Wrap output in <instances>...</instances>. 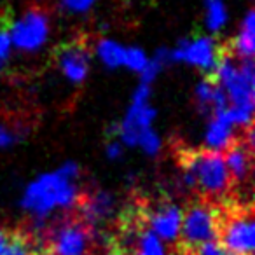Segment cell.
I'll list each match as a JSON object with an SVG mask.
<instances>
[{
    "label": "cell",
    "mask_w": 255,
    "mask_h": 255,
    "mask_svg": "<svg viewBox=\"0 0 255 255\" xmlns=\"http://www.w3.org/2000/svg\"><path fill=\"white\" fill-rule=\"evenodd\" d=\"M255 68L252 60H236L227 51L220 47V61L213 77L227 96V117L233 124L248 128L252 124L255 102Z\"/></svg>",
    "instance_id": "1"
},
{
    "label": "cell",
    "mask_w": 255,
    "mask_h": 255,
    "mask_svg": "<svg viewBox=\"0 0 255 255\" xmlns=\"http://www.w3.org/2000/svg\"><path fill=\"white\" fill-rule=\"evenodd\" d=\"M177 157L184 171L185 185L199 189L201 198L210 201L226 198L233 180L222 152L210 149H182Z\"/></svg>",
    "instance_id": "2"
},
{
    "label": "cell",
    "mask_w": 255,
    "mask_h": 255,
    "mask_svg": "<svg viewBox=\"0 0 255 255\" xmlns=\"http://www.w3.org/2000/svg\"><path fill=\"white\" fill-rule=\"evenodd\" d=\"M217 241L229 255H254L255 220L252 205H222Z\"/></svg>",
    "instance_id": "3"
},
{
    "label": "cell",
    "mask_w": 255,
    "mask_h": 255,
    "mask_svg": "<svg viewBox=\"0 0 255 255\" xmlns=\"http://www.w3.org/2000/svg\"><path fill=\"white\" fill-rule=\"evenodd\" d=\"M77 189L58 171L40 175L26 187L21 205L35 217H46L54 208H70L77 203Z\"/></svg>",
    "instance_id": "4"
},
{
    "label": "cell",
    "mask_w": 255,
    "mask_h": 255,
    "mask_svg": "<svg viewBox=\"0 0 255 255\" xmlns=\"http://www.w3.org/2000/svg\"><path fill=\"white\" fill-rule=\"evenodd\" d=\"M220 208L206 198H198L189 203L182 213L180 233H178V252L185 255L192 248L208 241H217L219 234Z\"/></svg>",
    "instance_id": "5"
},
{
    "label": "cell",
    "mask_w": 255,
    "mask_h": 255,
    "mask_svg": "<svg viewBox=\"0 0 255 255\" xmlns=\"http://www.w3.org/2000/svg\"><path fill=\"white\" fill-rule=\"evenodd\" d=\"M93 245V227L79 213H74L51 227L47 238V255H91Z\"/></svg>",
    "instance_id": "6"
},
{
    "label": "cell",
    "mask_w": 255,
    "mask_h": 255,
    "mask_svg": "<svg viewBox=\"0 0 255 255\" xmlns=\"http://www.w3.org/2000/svg\"><path fill=\"white\" fill-rule=\"evenodd\" d=\"M49 35V18L42 7H32L9 30L11 44L21 51H37Z\"/></svg>",
    "instance_id": "7"
},
{
    "label": "cell",
    "mask_w": 255,
    "mask_h": 255,
    "mask_svg": "<svg viewBox=\"0 0 255 255\" xmlns=\"http://www.w3.org/2000/svg\"><path fill=\"white\" fill-rule=\"evenodd\" d=\"M143 224L161 241L175 243L178 240L182 224V210L173 203H161L152 208H142Z\"/></svg>",
    "instance_id": "8"
},
{
    "label": "cell",
    "mask_w": 255,
    "mask_h": 255,
    "mask_svg": "<svg viewBox=\"0 0 255 255\" xmlns=\"http://www.w3.org/2000/svg\"><path fill=\"white\" fill-rule=\"evenodd\" d=\"M89 58H91L89 44L81 39H75L72 42L63 44L56 51L58 67L63 72L65 77L68 81L75 82V84L82 82L86 79V75H88Z\"/></svg>",
    "instance_id": "9"
},
{
    "label": "cell",
    "mask_w": 255,
    "mask_h": 255,
    "mask_svg": "<svg viewBox=\"0 0 255 255\" xmlns=\"http://www.w3.org/2000/svg\"><path fill=\"white\" fill-rule=\"evenodd\" d=\"M224 163L229 171V177L233 184H243L250 178L252 173V156L254 147L243 138H233L231 143L222 149Z\"/></svg>",
    "instance_id": "10"
},
{
    "label": "cell",
    "mask_w": 255,
    "mask_h": 255,
    "mask_svg": "<svg viewBox=\"0 0 255 255\" xmlns=\"http://www.w3.org/2000/svg\"><path fill=\"white\" fill-rule=\"evenodd\" d=\"M156 117V110L149 103H133L124 121L119 124V136L126 145H136L138 136L149 129Z\"/></svg>",
    "instance_id": "11"
},
{
    "label": "cell",
    "mask_w": 255,
    "mask_h": 255,
    "mask_svg": "<svg viewBox=\"0 0 255 255\" xmlns=\"http://www.w3.org/2000/svg\"><path fill=\"white\" fill-rule=\"evenodd\" d=\"M77 213L95 229L114 215V198L105 191L95 194H82L77 198Z\"/></svg>",
    "instance_id": "12"
},
{
    "label": "cell",
    "mask_w": 255,
    "mask_h": 255,
    "mask_svg": "<svg viewBox=\"0 0 255 255\" xmlns=\"http://www.w3.org/2000/svg\"><path fill=\"white\" fill-rule=\"evenodd\" d=\"M184 61L212 75L220 61V47H217L215 40L210 37H199L192 42H187L184 51Z\"/></svg>",
    "instance_id": "13"
},
{
    "label": "cell",
    "mask_w": 255,
    "mask_h": 255,
    "mask_svg": "<svg viewBox=\"0 0 255 255\" xmlns=\"http://www.w3.org/2000/svg\"><path fill=\"white\" fill-rule=\"evenodd\" d=\"M233 126L231 119L227 117V110L224 112H215L206 129L205 142L210 150H222L233 140Z\"/></svg>",
    "instance_id": "14"
},
{
    "label": "cell",
    "mask_w": 255,
    "mask_h": 255,
    "mask_svg": "<svg viewBox=\"0 0 255 255\" xmlns=\"http://www.w3.org/2000/svg\"><path fill=\"white\" fill-rule=\"evenodd\" d=\"M255 49V14L254 11H248L247 18L241 23V28L238 37L233 40L227 51L233 54L236 60H252Z\"/></svg>",
    "instance_id": "15"
},
{
    "label": "cell",
    "mask_w": 255,
    "mask_h": 255,
    "mask_svg": "<svg viewBox=\"0 0 255 255\" xmlns=\"http://www.w3.org/2000/svg\"><path fill=\"white\" fill-rule=\"evenodd\" d=\"M133 254L135 255H168V252L163 241L143 224L142 229L136 234Z\"/></svg>",
    "instance_id": "16"
},
{
    "label": "cell",
    "mask_w": 255,
    "mask_h": 255,
    "mask_svg": "<svg viewBox=\"0 0 255 255\" xmlns=\"http://www.w3.org/2000/svg\"><path fill=\"white\" fill-rule=\"evenodd\" d=\"M96 51H98V56L102 58V61L109 68L121 67L124 63V47L119 46L117 42L109 39H102L96 44Z\"/></svg>",
    "instance_id": "17"
},
{
    "label": "cell",
    "mask_w": 255,
    "mask_h": 255,
    "mask_svg": "<svg viewBox=\"0 0 255 255\" xmlns=\"http://www.w3.org/2000/svg\"><path fill=\"white\" fill-rule=\"evenodd\" d=\"M33 254V241L26 231L12 229L11 240H9L5 250L0 255H32Z\"/></svg>",
    "instance_id": "18"
},
{
    "label": "cell",
    "mask_w": 255,
    "mask_h": 255,
    "mask_svg": "<svg viewBox=\"0 0 255 255\" xmlns=\"http://www.w3.org/2000/svg\"><path fill=\"white\" fill-rule=\"evenodd\" d=\"M206 7V26L210 32H219L226 25L227 12L224 7V0H205Z\"/></svg>",
    "instance_id": "19"
},
{
    "label": "cell",
    "mask_w": 255,
    "mask_h": 255,
    "mask_svg": "<svg viewBox=\"0 0 255 255\" xmlns=\"http://www.w3.org/2000/svg\"><path fill=\"white\" fill-rule=\"evenodd\" d=\"M215 79L206 77L196 86V102H198V109L203 114L212 112V100H213V91H215Z\"/></svg>",
    "instance_id": "20"
},
{
    "label": "cell",
    "mask_w": 255,
    "mask_h": 255,
    "mask_svg": "<svg viewBox=\"0 0 255 255\" xmlns=\"http://www.w3.org/2000/svg\"><path fill=\"white\" fill-rule=\"evenodd\" d=\"M149 60H147L145 53L140 51L138 47H129V49H124V67L131 68L135 72H140L142 74L143 68L147 67Z\"/></svg>",
    "instance_id": "21"
},
{
    "label": "cell",
    "mask_w": 255,
    "mask_h": 255,
    "mask_svg": "<svg viewBox=\"0 0 255 255\" xmlns=\"http://www.w3.org/2000/svg\"><path fill=\"white\" fill-rule=\"evenodd\" d=\"M136 145H142V149L145 150L147 154L154 156V154L159 152L161 140H159V136H157L156 133H154L152 129L149 128V129H145V131L138 136V143H136Z\"/></svg>",
    "instance_id": "22"
},
{
    "label": "cell",
    "mask_w": 255,
    "mask_h": 255,
    "mask_svg": "<svg viewBox=\"0 0 255 255\" xmlns=\"http://www.w3.org/2000/svg\"><path fill=\"white\" fill-rule=\"evenodd\" d=\"M185 255H229V254L220 247L219 241H208V243H203V245H199V247L192 248V250Z\"/></svg>",
    "instance_id": "23"
},
{
    "label": "cell",
    "mask_w": 255,
    "mask_h": 255,
    "mask_svg": "<svg viewBox=\"0 0 255 255\" xmlns=\"http://www.w3.org/2000/svg\"><path fill=\"white\" fill-rule=\"evenodd\" d=\"M11 37H9V30L0 28V70L4 68L5 61H7L9 54H11Z\"/></svg>",
    "instance_id": "24"
},
{
    "label": "cell",
    "mask_w": 255,
    "mask_h": 255,
    "mask_svg": "<svg viewBox=\"0 0 255 255\" xmlns=\"http://www.w3.org/2000/svg\"><path fill=\"white\" fill-rule=\"evenodd\" d=\"M96 0H61V4L72 12H86Z\"/></svg>",
    "instance_id": "25"
},
{
    "label": "cell",
    "mask_w": 255,
    "mask_h": 255,
    "mask_svg": "<svg viewBox=\"0 0 255 255\" xmlns=\"http://www.w3.org/2000/svg\"><path fill=\"white\" fill-rule=\"evenodd\" d=\"M16 138H18V135L12 129H9L4 124H0V147H9L11 143L16 142Z\"/></svg>",
    "instance_id": "26"
},
{
    "label": "cell",
    "mask_w": 255,
    "mask_h": 255,
    "mask_svg": "<svg viewBox=\"0 0 255 255\" xmlns=\"http://www.w3.org/2000/svg\"><path fill=\"white\" fill-rule=\"evenodd\" d=\"M58 173L63 175V177L68 178V180H74V178L79 175V166L75 163H72V161H68V163H65L63 166L58 170Z\"/></svg>",
    "instance_id": "27"
},
{
    "label": "cell",
    "mask_w": 255,
    "mask_h": 255,
    "mask_svg": "<svg viewBox=\"0 0 255 255\" xmlns=\"http://www.w3.org/2000/svg\"><path fill=\"white\" fill-rule=\"evenodd\" d=\"M149 95H150V88L147 84H140L138 89L133 95V103H149Z\"/></svg>",
    "instance_id": "28"
},
{
    "label": "cell",
    "mask_w": 255,
    "mask_h": 255,
    "mask_svg": "<svg viewBox=\"0 0 255 255\" xmlns=\"http://www.w3.org/2000/svg\"><path fill=\"white\" fill-rule=\"evenodd\" d=\"M121 154H123V143H119L117 140L109 142V145H107V156L110 159H116V157H121Z\"/></svg>",
    "instance_id": "29"
},
{
    "label": "cell",
    "mask_w": 255,
    "mask_h": 255,
    "mask_svg": "<svg viewBox=\"0 0 255 255\" xmlns=\"http://www.w3.org/2000/svg\"><path fill=\"white\" fill-rule=\"evenodd\" d=\"M11 234H12V229H7V227H0V254L5 250L7 247L9 240H11Z\"/></svg>",
    "instance_id": "30"
},
{
    "label": "cell",
    "mask_w": 255,
    "mask_h": 255,
    "mask_svg": "<svg viewBox=\"0 0 255 255\" xmlns=\"http://www.w3.org/2000/svg\"><path fill=\"white\" fill-rule=\"evenodd\" d=\"M91 255H129V254L126 250H123L117 243H112L105 252H102V254H91Z\"/></svg>",
    "instance_id": "31"
},
{
    "label": "cell",
    "mask_w": 255,
    "mask_h": 255,
    "mask_svg": "<svg viewBox=\"0 0 255 255\" xmlns=\"http://www.w3.org/2000/svg\"><path fill=\"white\" fill-rule=\"evenodd\" d=\"M32 255H47V254H32Z\"/></svg>",
    "instance_id": "32"
}]
</instances>
